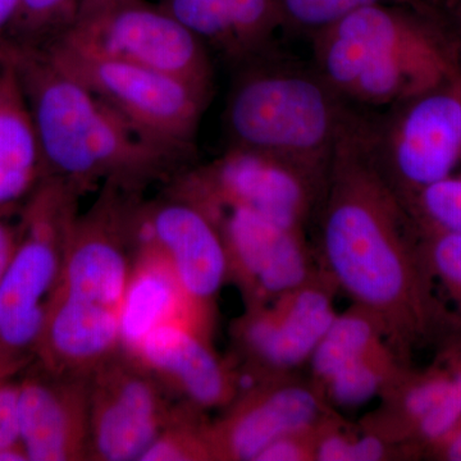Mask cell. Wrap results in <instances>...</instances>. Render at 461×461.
Returning <instances> with one entry per match:
<instances>
[{
    "label": "cell",
    "mask_w": 461,
    "mask_h": 461,
    "mask_svg": "<svg viewBox=\"0 0 461 461\" xmlns=\"http://www.w3.org/2000/svg\"><path fill=\"white\" fill-rule=\"evenodd\" d=\"M335 318L327 294L302 286L280 296L275 308L248 317L242 339L263 363L286 368L312 357Z\"/></svg>",
    "instance_id": "obj_18"
},
{
    "label": "cell",
    "mask_w": 461,
    "mask_h": 461,
    "mask_svg": "<svg viewBox=\"0 0 461 461\" xmlns=\"http://www.w3.org/2000/svg\"><path fill=\"white\" fill-rule=\"evenodd\" d=\"M135 256L120 306L121 350L132 355L149 333L168 323H185L205 332V311L184 293L165 257L133 235Z\"/></svg>",
    "instance_id": "obj_17"
},
{
    "label": "cell",
    "mask_w": 461,
    "mask_h": 461,
    "mask_svg": "<svg viewBox=\"0 0 461 461\" xmlns=\"http://www.w3.org/2000/svg\"><path fill=\"white\" fill-rule=\"evenodd\" d=\"M280 5L288 27L313 33L368 5H408L423 14L426 8L423 0H280Z\"/></svg>",
    "instance_id": "obj_23"
},
{
    "label": "cell",
    "mask_w": 461,
    "mask_h": 461,
    "mask_svg": "<svg viewBox=\"0 0 461 461\" xmlns=\"http://www.w3.org/2000/svg\"><path fill=\"white\" fill-rule=\"evenodd\" d=\"M353 438L341 433H329L314 446L315 459L321 461H351Z\"/></svg>",
    "instance_id": "obj_32"
},
{
    "label": "cell",
    "mask_w": 461,
    "mask_h": 461,
    "mask_svg": "<svg viewBox=\"0 0 461 461\" xmlns=\"http://www.w3.org/2000/svg\"><path fill=\"white\" fill-rule=\"evenodd\" d=\"M80 0H23L9 32L12 50L42 48L74 20Z\"/></svg>",
    "instance_id": "obj_21"
},
{
    "label": "cell",
    "mask_w": 461,
    "mask_h": 461,
    "mask_svg": "<svg viewBox=\"0 0 461 461\" xmlns=\"http://www.w3.org/2000/svg\"><path fill=\"white\" fill-rule=\"evenodd\" d=\"M45 178L44 160L16 67L0 66V211L16 208Z\"/></svg>",
    "instance_id": "obj_19"
},
{
    "label": "cell",
    "mask_w": 461,
    "mask_h": 461,
    "mask_svg": "<svg viewBox=\"0 0 461 461\" xmlns=\"http://www.w3.org/2000/svg\"><path fill=\"white\" fill-rule=\"evenodd\" d=\"M165 390L195 409L215 408L235 395L232 375L206 341L205 332L185 323H168L149 333L131 355Z\"/></svg>",
    "instance_id": "obj_13"
},
{
    "label": "cell",
    "mask_w": 461,
    "mask_h": 461,
    "mask_svg": "<svg viewBox=\"0 0 461 461\" xmlns=\"http://www.w3.org/2000/svg\"><path fill=\"white\" fill-rule=\"evenodd\" d=\"M432 259L439 276L461 290V235L442 233L433 247Z\"/></svg>",
    "instance_id": "obj_28"
},
{
    "label": "cell",
    "mask_w": 461,
    "mask_h": 461,
    "mask_svg": "<svg viewBox=\"0 0 461 461\" xmlns=\"http://www.w3.org/2000/svg\"><path fill=\"white\" fill-rule=\"evenodd\" d=\"M38 50L95 94L160 153L181 167L193 158L211 94L156 69L93 56L58 41Z\"/></svg>",
    "instance_id": "obj_5"
},
{
    "label": "cell",
    "mask_w": 461,
    "mask_h": 461,
    "mask_svg": "<svg viewBox=\"0 0 461 461\" xmlns=\"http://www.w3.org/2000/svg\"><path fill=\"white\" fill-rule=\"evenodd\" d=\"M324 176L285 158L229 148L211 165L176 175L167 191L189 200L248 206L297 230L311 202L312 182Z\"/></svg>",
    "instance_id": "obj_7"
},
{
    "label": "cell",
    "mask_w": 461,
    "mask_h": 461,
    "mask_svg": "<svg viewBox=\"0 0 461 461\" xmlns=\"http://www.w3.org/2000/svg\"><path fill=\"white\" fill-rule=\"evenodd\" d=\"M384 368L378 354L345 366L326 382L333 402L339 405H364L377 395L384 384Z\"/></svg>",
    "instance_id": "obj_24"
},
{
    "label": "cell",
    "mask_w": 461,
    "mask_h": 461,
    "mask_svg": "<svg viewBox=\"0 0 461 461\" xmlns=\"http://www.w3.org/2000/svg\"><path fill=\"white\" fill-rule=\"evenodd\" d=\"M18 384L0 382V451L20 444Z\"/></svg>",
    "instance_id": "obj_29"
},
{
    "label": "cell",
    "mask_w": 461,
    "mask_h": 461,
    "mask_svg": "<svg viewBox=\"0 0 461 461\" xmlns=\"http://www.w3.org/2000/svg\"><path fill=\"white\" fill-rule=\"evenodd\" d=\"M190 202L218 227L230 269L238 273L254 295L280 297L304 286L308 263L296 230L285 229L248 206L211 200Z\"/></svg>",
    "instance_id": "obj_11"
},
{
    "label": "cell",
    "mask_w": 461,
    "mask_h": 461,
    "mask_svg": "<svg viewBox=\"0 0 461 461\" xmlns=\"http://www.w3.org/2000/svg\"><path fill=\"white\" fill-rule=\"evenodd\" d=\"M273 54L238 67L227 100L230 148L293 160L321 175L357 115L318 74Z\"/></svg>",
    "instance_id": "obj_3"
},
{
    "label": "cell",
    "mask_w": 461,
    "mask_h": 461,
    "mask_svg": "<svg viewBox=\"0 0 461 461\" xmlns=\"http://www.w3.org/2000/svg\"><path fill=\"white\" fill-rule=\"evenodd\" d=\"M190 405L176 406L171 420L140 461H190L214 459L211 429L199 424Z\"/></svg>",
    "instance_id": "obj_22"
},
{
    "label": "cell",
    "mask_w": 461,
    "mask_h": 461,
    "mask_svg": "<svg viewBox=\"0 0 461 461\" xmlns=\"http://www.w3.org/2000/svg\"><path fill=\"white\" fill-rule=\"evenodd\" d=\"M459 87H460V90H461V83L459 84Z\"/></svg>",
    "instance_id": "obj_36"
},
{
    "label": "cell",
    "mask_w": 461,
    "mask_h": 461,
    "mask_svg": "<svg viewBox=\"0 0 461 461\" xmlns=\"http://www.w3.org/2000/svg\"><path fill=\"white\" fill-rule=\"evenodd\" d=\"M304 435L288 436L277 439L269 445L257 461H297L306 459L308 446H305Z\"/></svg>",
    "instance_id": "obj_31"
},
{
    "label": "cell",
    "mask_w": 461,
    "mask_h": 461,
    "mask_svg": "<svg viewBox=\"0 0 461 461\" xmlns=\"http://www.w3.org/2000/svg\"><path fill=\"white\" fill-rule=\"evenodd\" d=\"M320 409L314 393L303 387L254 393L211 429L214 459L257 461L277 439L305 435L318 420Z\"/></svg>",
    "instance_id": "obj_16"
},
{
    "label": "cell",
    "mask_w": 461,
    "mask_h": 461,
    "mask_svg": "<svg viewBox=\"0 0 461 461\" xmlns=\"http://www.w3.org/2000/svg\"><path fill=\"white\" fill-rule=\"evenodd\" d=\"M81 195L66 181L45 177L21 211L16 254L0 282V382L11 381L36 357Z\"/></svg>",
    "instance_id": "obj_4"
},
{
    "label": "cell",
    "mask_w": 461,
    "mask_h": 461,
    "mask_svg": "<svg viewBox=\"0 0 461 461\" xmlns=\"http://www.w3.org/2000/svg\"><path fill=\"white\" fill-rule=\"evenodd\" d=\"M421 435L429 439L447 438L461 423V371L451 378L441 403L420 421Z\"/></svg>",
    "instance_id": "obj_26"
},
{
    "label": "cell",
    "mask_w": 461,
    "mask_h": 461,
    "mask_svg": "<svg viewBox=\"0 0 461 461\" xmlns=\"http://www.w3.org/2000/svg\"><path fill=\"white\" fill-rule=\"evenodd\" d=\"M408 5L357 9L314 32L315 69L348 104L396 105L453 75L438 35Z\"/></svg>",
    "instance_id": "obj_2"
},
{
    "label": "cell",
    "mask_w": 461,
    "mask_h": 461,
    "mask_svg": "<svg viewBox=\"0 0 461 461\" xmlns=\"http://www.w3.org/2000/svg\"><path fill=\"white\" fill-rule=\"evenodd\" d=\"M121 350L120 312L54 288L36 359L56 375H91Z\"/></svg>",
    "instance_id": "obj_15"
},
{
    "label": "cell",
    "mask_w": 461,
    "mask_h": 461,
    "mask_svg": "<svg viewBox=\"0 0 461 461\" xmlns=\"http://www.w3.org/2000/svg\"><path fill=\"white\" fill-rule=\"evenodd\" d=\"M386 446L375 436H363L353 439L351 461H375L384 457Z\"/></svg>",
    "instance_id": "obj_34"
},
{
    "label": "cell",
    "mask_w": 461,
    "mask_h": 461,
    "mask_svg": "<svg viewBox=\"0 0 461 461\" xmlns=\"http://www.w3.org/2000/svg\"><path fill=\"white\" fill-rule=\"evenodd\" d=\"M377 330L369 315H336L312 354L314 375L327 382L345 366L377 354Z\"/></svg>",
    "instance_id": "obj_20"
},
{
    "label": "cell",
    "mask_w": 461,
    "mask_h": 461,
    "mask_svg": "<svg viewBox=\"0 0 461 461\" xmlns=\"http://www.w3.org/2000/svg\"><path fill=\"white\" fill-rule=\"evenodd\" d=\"M90 377L39 366L18 384L20 441L29 461L89 460Z\"/></svg>",
    "instance_id": "obj_12"
},
{
    "label": "cell",
    "mask_w": 461,
    "mask_h": 461,
    "mask_svg": "<svg viewBox=\"0 0 461 461\" xmlns=\"http://www.w3.org/2000/svg\"><path fill=\"white\" fill-rule=\"evenodd\" d=\"M51 41L148 67L213 94V66L204 42L148 0H80L72 23Z\"/></svg>",
    "instance_id": "obj_6"
},
{
    "label": "cell",
    "mask_w": 461,
    "mask_h": 461,
    "mask_svg": "<svg viewBox=\"0 0 461 461\" xmlns=\"http://www.w3.org/2000/svg\"><path fill=\"white\" fill-rule=\"evenodd\" d=\"M9 62L25 90L45 177L60 178L83 194L102 181L142 194L184 171L41 50H14Z\"/></svg>",
    "instance_id": "obj_1"
},
{
    "label": "cell",
    "mask_w": 461,
    "mask_h": 461,
    "mask_svg": "<svg viewBox=\"0 0 461 461\" xmlns=\"http://www.w3.org/2000/svg\"><path fill=\"white\" fill-rule=\"evenodd\" d=\"M451 378L433 377L420 382L405 396V411L411 418L420 421L441 403L448 393Z\"/></svg>",
    "instance_id": "obj_27"
},
{
    "label": "cell",
    "mask_w": 461,
    "mask_h": 461,
    "mask_svg": "<svg viewBox=\"0 0 461 461\" xmlns=\"http://www.w3.org/2000/svg\"><path fill=\"white\" fill-rule=\"evenodd\" d=\"M160 7L238 67L273 53L287 27L280 0H160Z\"/></svg>",
    "instance_id": "obj_14"
},
{
    "label": "cell",
    "mask_w": 461,
    "mask_h": 461,
    "mask_svg": "<svg viewBox=\"0 0 461 461\" xmlns=\"http://www.w3.org/2000/svg\"><path fill=\"white\" fill-rule=\"evenodd\" d=\"M23 0H0V66L7 63L12 56L9 32Z\"/></svg>",
    "instance_id": "obj_33"
},
{
    "label": "cell",
    "mask_w": 461,
    "mask_h": 461,
    "mask_svg": "<svg viewBox=\"0 0 461 461\" xmlns=\"http://www.w3.org/2000/svg\"><path fill=\"white\" fill-rule=\"evenodd\" d=\"M420 203L444 232L461 235V178L448 176L420 189Z\"/></svg>",
    "instance_id": "obj_25"
},
{
    "label": "cell",
    "mask_w": 461,
    "mask_h": 461,
    "mask_svg": "<svg viewBox=\"0 0 461 461\" xmlns=\"http://www.w3.org/2000/svg\"><path fill=\"white\" fill-rule=\"evenodd\" d=\"M447 456L454 461H461V423L456 429L447 437Z\"/></svg>",
    "instance_id": "obj_35"
},
{
    "label": "cell",
    "mask_w": 461,
    "mask_h": 461,
    "mask_svg": "<svg viewBox=\"0 0 461 461\" xmlns=\"http://www.w3.org/2000/svg\"><path fill=\"white\" fill-rule=\"evenodd\" d=\"M14 209L0 211V282L11 266L20 241V224L12 221Z\"/></svg>",
    "instance_id": "obj_30"
},
{
    "label": "cell",
    "mask_w": 461,
    "mask_h": 461,
    "mask_svg": "<svg viewBox=\"0 0 461 461\" xmlns=\"http://www.w3.org/2000/svg\"><path fill=\"white\" fill-rule=\"evenodd\" d=\"M439 87V86H438ZM438 87L396 104L371 141L387 178L415 189L451 176L461 157V90Z\"/></svg>",
    "instance_id": "obj_9"
},
{
    "label": "cell",
    "mask_w": 461,
    "mask_h": 461,
    "mask_svg": "<svg viewBox=\"0 0 461 461\" xmlns=\"http://www.w3.org/2000/svg\"><path fill=\"white\" fill-rule=\"evenodd\" d=\"M175 409L159 381L118 350L91 373L89 460L140 461Z\"/></svg>",
    "instance_id": "obj_8"
},
{
    "label": "cell",
    "mask_w": 461,
    "mask_h": 461,
    "mask_svg": "<svg viewBox=\"0 0 461 461\" xmlns=\"http://www.w3.org/2000/svg\"><path fill=\"white\" fill-rule=\"evenodd\" d=\"M132 230L159 250L184 293L206 312L230 272L226 245L212 218L190 200L166 191L154 202H136Z\"/></svg>",
    "instance_id": "obj_10"
}]
</instances>
